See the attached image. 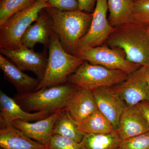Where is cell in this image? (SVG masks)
<instances>
[{
	"instance_id": "cell-1",
	"label": "cell",
	"mask_w": 149,
	"mask_h": 149,
	"mask_svg": "<svg viewBox=\"0 0 149 149\" xmlns=\"http://www.w3.org/2000/svg\"><path fill=\"white\" fill-rule=\"evenodd\" d=\"M45 10L52 20L55 33L62 45L68 53L75 55L80 40L90 29L93 13L79 10L62 11L53 7Z\"/></svg>"
},
{
	"instance_id": "cell-2",
	"label": "cell",
	"mask_w": 149,
	"mask_h": 149,
	"mask_svg": "<svg viewBox=\"0 0 149 149\" xmlns=\"http://www.w3.org/2000/svg\"><path fill=\"white\" fill-rule=\"evenodd\" d=\"M147 26L131 22L116 28L107 42L122 49L128 61L140 66L149 65V37Z\"/></svg>"
},
{
	"instance_id": "cell-3",
	"label": "cell",
	"mask_w": 149,
	"mask_h": 149,
	"mask_svg": "<svg viewBox=\"0 0 149 149\" xmlns=\"http://www.w3.org/2000/svg\"><path fill=\"white\" fill-rule=\"evenodd\" d=\"M79 89L67 82L30 93H18L14 99L28 112L44 111L53 113L66 109Z\"/></svg>"
},
{
	"instance_id": "cell-4",
	"label": "cell",
	"mask_w": 149,
	"mask_h": 149,
	"mask_svg": "<svg viewBox=\"0 0 149 149\" xmlns=\"http://www.w3.org/2000/svg\"><path fill=\"white\" fill-rule=\"evenodd\" d=\"M48 48L45 72L36 91L67 83L68 77L84 61L78 56L67 52L55 33L51 38Z\"/></svg>"
},
{
	"instance_id": "cell-5",
	"label": "cell",
	"mask_w": 149,
	"mask_h": 149,
	"mask_svg": "<svg viewBox=\"0 0 149 149\" xmlns=\"http://www.w3.org/2000/svg\"><path fill=\"white\" fill-rule=\"evenodd\" d=\"M51 7L43 0H33L25 8L14 14L0 25V49H15L22 45L21 38L35 22L40 12Z\"/></svg>"
},
{
	"instance_id": "cell-6",
	"label": "cell",
	"mask_w": 149,
	"mask_h": 149,
	"mask_svg": "<svg viewBox=\"0 0 149 149\" xmlns=\"http://www.w3.org/2000/svg\"><path fill=\"white\" fill-rule=\"evenodd\" d=\"M129 74L120 70L110 69L84 61L68 78L67 82L79 88L93 91L122 83Z\"/></svg>"
},
{
	"instance_id": "cell-7",
	"label": "cell",
	"mask_w": 149,
	"mask_h": 149,
	"mask_svg": "<svg viewBox=\"0 0 149 149\" xmlns=\"http://www.w3.org/2000/svg\"><path fill=\"white\" fill-rule=\"evenodd\" d=\"M107 2L108 0H97L90 29L80 40L75 55L87 48L102 46L114 32L115 27L107 18Z\"/></svg>"
},
{
	"instance_id": "cell-8",
	"label": "cell",
	"mask_w": 149,
	"mask_h": 149,
	"mask_svg": "<svg viewBox=\"0 0 149 149\" xmlns=\"http://www.w3.org/2000/svg\"><path fill=\"white\" fill-rule=\"evenodd\" d=\"M148 66H141L130 73L122 83L110 87L129 106H136L139 103L149 102V89L147 77Z\"/></svg>"
},
{
	"instance_id": "cell-9",
	"label": "cell",
	"mask_w": 149,
	"mask_h": 149,
	"mask_svg": "<svg viewBox=\"0 0 149 149\" xmlns=\"http://www.w3.org/2000/svg\"><path fill=\"white\" fill-rule=\"evenodd\" d=\"M75 55L91 64L109 69L120 70L129 74L141 67L128 61L118 51L105 46L88 48Z\"/></svg>"
},
{
	"instance_id": "cell-10",
	"label": "cell",
	"mask_w": 149,
	"mask_h": 149,
	"mask_svg": "<svg viewBox=\"0 0 149 149\" xmlns=\"http://www.w3.org/2000/svg\"><path fill=\"white\" fill-rule=\"evenodd\" d=\"M0 53L16 65L21 70L32 71L41 80L45 72L47 59L22 45L15 49H0Z\"/></svg>"
},
{
	"instance_id": "cell-11",
	"label": "cell",
	"mask_w": 149,
	"mask_h": 149,
	"mask_svg": "<svg viewBox=\"0 0 149 149\" xmlns=\"http://www.w3.org/2000/svg\"><path fill=\"white\" fill-rule=\"evenodd\" d=\"M52 114L47 111L30 113L25 111L15 101L0 91V127L1 128L12 125L15 120H22L33 122L42 120Z\"/></svg>"
},
{
	"instance_id": "cell-12",
	"label": "cell",
	"mask_w": 149,
	"mask_h": 149,
	"mask_svg": "<svg viewBox=\"0 0 149 149\" xmlns=\"http://www.w3.org/2000/svg\"><path fill=\"white\" fill-rule=\"evenodd\" d=\"M55 33L52 20L45 9L40 12L34 24L26 29L21 38L23 46L33 49L37 43L49 48L51 38Z\"/></svg>"
},
{
	"instance_id": "cell-13",
	"label": "cell",
	"mask_w": 149,
	"mask_h": 149,
	"mask_svg": "<svg viewBox=\"0 0 149 149\" xmlns=\"http://www.w3.org/2000/svg\"><path fill=\"white\" fill-rule=\"evenodd\" d=\"M99 110L111 123L116 130L125 102L110 87H100L92 91Z\"/></svg>"
},
{
	"instance_id": "cell-14",
	"label": "cell",
	"mask_w": 149,
	"mask_h": 149,
	"mask_svg": "<svg viewBox=\"0 0 149 149\" xmlns=\"http://www.w3.org/2000/svg\"><path fill=\"white\" fill-rule=\"evenodd\" d=\"M62 111L56 112L44 119L35 122L15 120L12 125L31 139L49 147L51 138L54 135L55 124Z\"/></svg>"
},
{
	"instance_id": "cell-15",
	"label": "cell",
	"mask_w": 149,
	"mask_h": 149,
	"mask_svg": "<svg viewBox=\"0 0 149 149\" xmlns=\"http://www.w3.org/2000/svg\"><path fill=\"white\" fill-rule=\"evenodd\" d=\"M116 130L122 141L148 132L149 126L137 107L125 105Z\"/></svg>"
},
{
	"instance_id": "cell-16",
	"label": "cell",
	"mask_w": 149,
	"mask_h": 149,
	"mask_svg": "<svg viewBox=\"0 0 149 149\" xmlns=\"http://www.w3.org/2000/svg\"><path fill=\"white\" fill-rule=\"evenodd\" d=\"M0 68L5 79L15 88L19 94L35 91L40 80L25 74L5 56L0 54Z\"/></svg>"
},
{
	"instance_id": "cell-17",
	"label": "cell",
	"mask_w": 149,
	"mask_h": 149,
	"mask_svg": "<svg viewBox=\"0 0 149 149\" xmlns=\"http://www.w3.org/2000/svg\"><path fill=\"white\" fill-rule=\"evenodd\" d=\"M65 109L75 121L80 123L98 109L92 91L79 88Z\"/></svg>"
},
{
	"instance_id": "cell-18",
	"label": "cell",
	"mask_w": 149,
	"mask_h": 149,
	"mask_svg": "<svg viewBox=\"0 0 149 149\" xmlns=\"http://www.w3.org/2000/svg\"><path fill=\"white\" fill-rule=\"evenodd\" d=\"M0 146L4 149H50L12 125L1 128Z\"/></svg>"
},
{
	"instance_id": "cell-19",
	"label": "cell",
	"mask_w": 149,
	"mask_h": 149,
	"mask_svg": "<svg viewBox=\"0 0 149 149\" xmlns=\"http://www.w3.org/2000/svg\"><path fill=\"white\" fill-rule=\"evenodd\" d=\"M134 0H108L109 21L113 27L135 22L133 15Z\"/></svg>"
},
{
	"instance_id": "cell-20",
	"label": "cell",
	"mask_w": 149,
	"mask_h": 149,
	"mask_svg": "<svg viewBox=\"0 0 149 149\" xmlns=\"http://www.w3.org/2000/svg\"><path fill=\"white\" fill-rule=\"evenodd\" d=\"M121 141L115 130L107 134H85L80 144L82 149H115Z\"/></svg>"
},
{
	"instance_id": "cell-21",
	"label": "cell",
	"mask_w": 149,
	"mask_h": 149,
	"mask_svg": "<svg viewBox=\"0 0 149 149\" xmlns=\"http://www.w3.org/2000/svg\"><path fill=\"white\" fill-rule=\"evenodd\" d=\"M85 133L78 128L77 123L66 109L63 110L55 124L54 135H58L72 139L77 143L82 141Z\"/></svg>"
},
{
	"instance_id": "cell-22",
	"label": "cell",
	"mask_w": 149,
	"mask_h": 149,
	"mask_svg": "<svg viewBox=\"0 0 149 149\" xmlns=\"http://www.w3.org/2000/svg\"><path fill=\"white\" fill-rule=\"evenodd\" d=\"M77 125L85 134H107L116 130L111 123L99 109Z\"/></svg>"
},
{
	"instance_id": "cell-23",
	"label": "cell",
	"mask_w": 149,
	"mask_h": 149,
	"mask_svg": "<svg viewBox=\"0 0 149 149\" xmlns=\"http://www.w3.org/2000/svg\"><path fill=\"white\" fill-rule=\"evenodd\" d=\"M33 0H0V25L11 15L23 9Z\"/></svg>"
},
{
	"instance_id": "cell-24",
	"label": "cell",
	"mask_w": 149,
	"mask_h": 149,
	"mask_svg": "<svg viewBox=\"0 0 149 149\" xmlns=\"http://www.w3.org/2000/svg\"><path fill=\"white\" fill-rule=\"evenodd\" d=\"M133 15L135 22L149 24V0H134Z\"/></svg>"
},
{
	"instance_id": "cell-25",
	"label": "cell",
	"mask_w": 149,
	"mask_h": 149,
	"mask_svg": "<svg viewBox=\"0 0 149 149\" xmlns=\"http://www.w3.org/2000/svg\"><path fill=\"white\" fill-rule=\"evenodd\" d=\"M121 149H149V131L121 141Z\"/></svg>"
},
{
	"instance_id": "cell-26",
	"label": "cell",
	"mask_w": 149,
	"mask_h": 149,
	"mask_svg": "<svg viewBox=\"0 0 149 149\" xmlns=\"http://www.w3.org/2000/svg\"><path fill=\"white\" fill-rule=\"evenodd\" d=\"M49 147L50 149H82L80 143L58 135L52 136Z\"/></svg>"
},
{
	"instance_id": "cell-27",
	"label": "cell",
	"mask_w": 149,
	"mask_h": 149,
	"mask_svg": "<svg viewBox=\"0 0 149 149\" xmlns=\"http://www.w3.org/2000/svg\"><path fill=\"white\" fill-rule=\"evenodd\" d=\"M54 8L62 11L79 10L77 0H43Z\"/></svg>"
},
{
	"instance_id": "cell-28",
	"label": "cell",
	"mask_w": 149,
	"mask_h": 149,
	"mask_svg": "<svg viewBox=\"0 0 149 149\" xmlns=\"http://www.w3.org/2000/svg\"><path fill=\"white\" fill-rule=\"evenodd\" d=\"M97 0H77L79 10L93 13Z\"/></svg>"
},
{
	"instance_id": "cell-29",
	"label": "cell",
	"mask_w": 149,
	"mask_h": 149,
	"mask_svg": "<svg viewBox=\"0 0 149 149\" xmlns=\"http://www.w3.org/2000/svg\"><path fill=\"white\" fill-rule=\"evenodd\" d=\"M136 106L145 118L149 126V102L144 101L139 103Z\"/></svg>"
},
{
	"instance_id": "cell-30",
	"label": "cell",
	"mask_w": 149,
	"mask_h": 149,
	"mask_svg": "<svg viewBox=\"0 0 149 149\" xmlns=\"http://www.w3.org/2000/svg\"><path fill=\"white\" fill-rule=\"evenodd\" d=\"M147 31H148V35L149 37V24L147 26Z\"/></svg>"
},
{
	"instance_id": "cell-31",
	"label": "cell",
	"mask_w": 149,
	"mask_h": 149,
	"mask_svg": "<svg viewBox=\"0 0 149 149\" xmlns=\"http://www.w3.org/2000/svg\"><path fill=\"white\" fill-rule=\"evenodd\" d=\"M147 74H148V77H149V65L148 66V72H147Z\"/></svg>"
},
{
	"instance_id": "cell-32",
	"label": "cell",
	"mask_w": 149,
	"mask_h": 149,
	"mask_svg": "<svg viewBox=\"0 0 149 149\" xmlns=\"http://www.w3.org/2000/svg\"><path fill=\"white\" fill-rule=\"evenodd\" d=\"M147 81H148V85L149 89V77H147Z\"/></svg>"
},
{
	"instance_id": "cell-33",
	"label": "cell",
	"mask_w": 149,
	"mask_h": 149,
	"mask_svg": "<svg viewBox=\"0 0 149 149\" xmlns=\"http://www.w3.org/2000/svg\"><path fill=\"white\" fill-rule=\"evenodd\" d=\"M121 149L120 148V147H118V148H116V149Z\"/></svg>"
},
{
	"instance_id": "cell-34",
	"label": "cell",
	"mask_w": 149,
	"mask_h": 149,
	"mask_svg": "<svg viewBox=\"0 0 149 149\" xmlns=\"http://www.w3.org/2000/svg\"><path fill=\"white\" fill-rule=\"evenodd\" d=\"M1 149H4L2 148H1Z\"/></svg>"
}]
</instances>
